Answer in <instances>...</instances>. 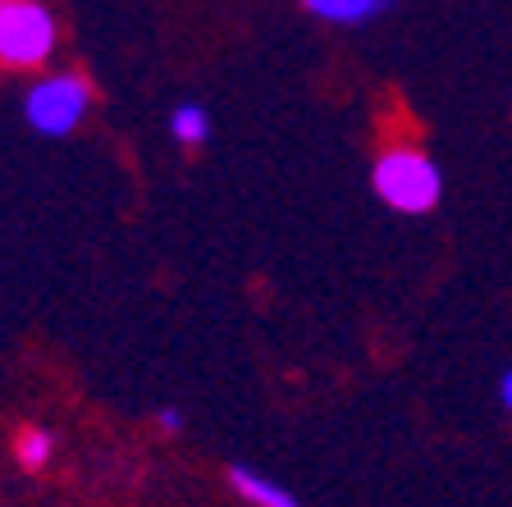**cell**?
Wrapping results in <instances>:
<instances>
[{
    "label": "cell",
    "mask_w": 512,
    "mask_h": 507,
    "mask_svg": "<svg viewBox=\"0 0 512 507\" xmlns=\"http://www.w3.org/2000/svg\"><path fill=\"white\" fill-rule=\"evenodd\" d=\"M371 183L380 192L384 206H394L403 215H426L439 206V192H444V179H439L435 160L416 147H394L384 151L371 169Z\"/></svg>",
    "instance_id": "cell-1"
},
{
    "label": "cell",
    "mask_w": 512,
    "mask_h": 507,
    "mask_svg": "<svg viewBox=\"0 0 512 507\" xmlns=\"http://www.w3.org/2000/svg\"><path fill=\"white\" fill-rule=\"evenodd\" d=\"M55 42H60V28L42 0H0V64L5 69H42Z\"/></svg>",
    "instance_id": "cell-2"
},
{
    "label": "cell",
    "mask_w": 512,
    "mask_h": 507,
    "mask_svg": "<svg viewBox=\"0 0 512 507\" xmlns=\"http://www.w3.org/2000/svg\"><path fill=\"white\" fill-rule=\"evenodd\" d=\"M87 110H92V83H87L83 74H51L23 96V115H28V124L37 128V133H46V138L74 133L87 119Z\"/></svg>",
    "instance_id": "cell-3"
},
{
    "label": "cell",
    "mask_w": 512,
    "mask_h": 507,
    "mask_svg": "<svg viewBox=\"0 0 512 507\" xmlns=\"http://www.w3.org/2000/svg\"><path fill=\"white\" fill-rule=\"evenodd\" d=\"M229 485H234L252 507H302L284 485L256 476V471H247V466H229Z\"/></svg>",
    "instance_id": "cell-4"
},
{
    "label": "cell",
    "mask_w": 512,
    "mask_h": 507,
    "mask_svg": "<svg viewBox=\"0 0 512 507\" xmlns=\"http://www.w3.org/2000/svg\"><path fill=\"white\" fill-rule=\"evenodd\" d=\"M302 5L325 23H366L389 10L394 0H302Z\"/></svg>",
    "instance_id": "cell-5"
},
{
    "label": "cell",
    "mask_w": 512,
    "mask_h": 507,
    "mask_svg": "<svg viewBox=\"0 0 512 507\" xmlns=\"http://www.w3.org/2000/svg\"><path fill=\"white\" fill-rule=\"evenodd\" d=\"M170 133L183 142V147H202L206 133H211V124H206V110L202 106H179L170 119Z\"/></svg>",
    "instance_id": "cell-6"
},
{
    "label": "cell",
    "mask_w": 512,
    "mask_h": 507,
    "mask_svg": "<svg viewBox=\"0 0 512 507\" xmlns=\"http://www.w3.org/2000/svg\"><path fill=\"white\" fill-rule=\"evenodd\" d=\"M14 453H19V466L37 471V466L51 462V434H46V430H23L19 444H14Z\"/></svg>",
    "instance_id": "cell-7"
},
{
    "label": "cell",
    "mask_w": 512,
    "mask_h": 507,
    "mask_svg": "<svg viewBox=\"0 0 512 507\" xmlns=\"http://www.w3.org/2000/svg\"><path fill=\"white\" fill-rule=\"evenodd\" d=\"M156 425H160V430H170V434H179V430H183V416H179V412H170V407H165V412L156 416Z\"/></svg>",
    "instance_id": "cell-8"
},
{
    "label": "cell",
    "mask_w": 512,
    "mask_h": 507,
    "mask_svg": "<svg viewBox=\"0 0 512 507\" xmlns=\"http://www.w3.org/2000/svg\"><path fill=\"white\" fill-rule=\"evenodd\" d=\"M503 407H508V412H512V370H508V375H503Z\"/></svg>",
    "instance_id": "cell-9"
}]
</instances>
